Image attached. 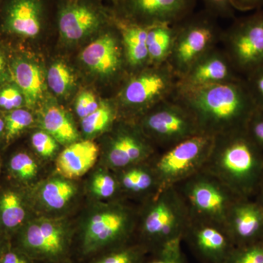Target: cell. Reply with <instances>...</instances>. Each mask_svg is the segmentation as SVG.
<instances>
[{
	"label": "cell",
	"instance_id": "9a60e30c",
	"mask_svg": "<svg viewBox=\"0 0 263 263\" xmlns=\"http://www.w3.org/2000/svg\"><path fill=\"white\" fill-rule=\"evenodd\" d=\"M182 241L200 263H224L235 247L222 226L191 219Z\"/></svg>",
	"mask_w": 263,
	"mask_h": 263
},
{
	"label": "cell",
	"instance_id": "d6a6232c",
	"mask_svg": "<svg viewBox=\"0 0 263 263\" xmlns=\"http://www.w3.org/2000/svg\"><path fill=\"white\" fill-rule=\"evenodd\" d=\"M91 190L97 196L103 199H111L113 201L122 200L123 195L117 175L101 171L95 175L91 182Z\"/></svg>",
	"mask_w": 263,
	"mask_h": 263
},
{
	"label": "cell",
	"instance_id": "836d02e7",
	"mask_svg": "<svg viewBox=\"0 0 263 263\" xmlns=\"http://www.w3.org/2000/svg\"><path fill=\"white\" fill-rule=\"evenodd\" d=\"M224 263H263V237L253 243L235 247Z\"/></svg>",
	"mask_w": 263,
	"mask_h": 263
},
{
	"label": "cell",
	"instance_id": "6da1fadb",
	"mask_svg": "<svg viewBox=\"0 0 263 263\" xmlns=\"http://www.w3.org/2000/svg\"><path fill=\"white\" fill-rule=\"evenodd\" d=\"M174 98L190 109L200 133L212 137L247 129L257 107L245 79L191 89H176Z\"/></svg>",
	"mask_w": 263,
	"mask_h": 263
},
{
	"label": "cell",
	"instance_id": "ab89813d",
	"mask_svg": "<svg viewBox=\"0 0 263 263\" xmlns=\"http://www.w3.org/2000/svg\"><path fill=\"white\" fill-rule=\"evenodd\" d=\"M100 103H98L96 97L91 91H82L76 99V114L81 119H84L95 112L100 106Z\"/></svg>",
	"mask_w": 263,
	"mask_h": 263
},
{
	"label": "cell",
	"instance_id": "f35d334b",
	"mask_svg": "<svg viewBox=\"0 0 263 263\" xmlns=\"http://www.w3.org/2000/svg\"><path fill=\"white\" fill-rule=\"evenodd\" d=\"M205 11L216 18H230L234 16L235 8L231 0H201Z\"/></svg>",
	"mask_w": 263,
	"mask_h": 263
},
{
	"label": "cell",
	"instance_id": "f546056e",
	"mask_svg": "<svg viewBox=\"0 0 263 263\" xmlns=\"http://www.w3.org/2000/svg\"><path fill=\"white\" fill-rule=\"evenodd\" d=\"M47 81L50 89L58 96L68 94L75 84L72 71L62 62H55L49 67Z\"/></svg>",
	"mask_w": 263,
	"mask_h": 263
},
{
	"label": "cell",
	"instance_id": "9c48e42d",
	"mask_svg": "<svg viewBox=\"0 0 263 263\" xmlns=\"http://www.w3.org/2000/svg\"><path fill=\"white\" fill-rule=\"evenodd\" d=\"M214 137L199 134L155 154L149 162L160 192L176 186L202 171L209 158Z\"/></svg>",
	"mask_w": 263,
	"mask_h": 263
},
{
	"label": "cell",
	"instance_id": "603a6c76",
	"mask_svg": "<svg viewBox=\"0 0 263 263\" xmlns=\"http://www.w3.org/2000/svg\"><path fill=\"white\" fill-rule=\"evenodd\" d=\"M10 77L25 99L26 106L33 108L42 98L44 77L41 67L24 57L15 59L10 66Z\"/></svg>",
	"mask_w": 263,
	"mask_h": 263
},
{
	"label": "cell",
	"instance_id": "d4e9b609",
	"mask_svg": "<svg viewBox=\"0 0 263 263\" xmlns=\"http://www.w3.org/2000/svg\"><path fill=\"white\" fill-rule=\"evenodd\" d=\"M176 35V24H157L148 26L147 48L149 65L167 63Z\"/></svg>",
	"mask_w": 263,
	"mask_h": 263
},
{
	"label": "cell",
	"instance_id": "83f0119b",
	"mask_svg": "<svg viewBox=\"0 0 263 263\" xmlns=\"http://www.w3.org/2000/svg\"><path fill=\"white\" fill-rule=\"evenodd\" d=\"M76 191V186L70 181L52 179L43 185L40 197L45 206L52 210H60L70 202Z\"/></svg>",
	"mask_w": 263,
	"mask_h": 263
},
{
	"label": "cell",
	"instance_id": "d6986e66",
	"mask_svg": "<svg viewBox=\"0 0 263 263\" xmlns=\"http://www.w3.org/2000/svg\"><path fill=\"white\" fill-rule=\"evenodd\" d=\"M44 13L43 0H6L2 8L3 30L21 37H36L42 31Z\"/></svg>",
	"mask_w": 263,
	"mask_h": 263
},
{
	"label": "cell",
	"instance_id": "60d3db41",
	"mask_svg": "<svg viewBox=\"0 0 263 263\" xmlns=\"http://www.w3.org/2000/svg\"><path fill=\"white\" fill-rule=\"evenodd\" d=\"M247 130L254 143L263 152V110L256 109L249 120Z\"/></svg>",
	"mask_w": 263,
	"mask_h": 263
},
{
	"label": "cell",
	"instance_id": "5bb4252c",
	"mask_svg": "<svg viewBox=\"0 0 263 263\" xmlns=\"http://www.w3.org/2000/svg\"><path fill=\"white\" fill-rule=\"evenodd\" d=\"M108 15L101 8L87 0H69L57 13V26L62 39L77 42L108 24Z\"/></svg>",
	"mask_w": 263,
	"mask_h": 263
},
{
	"label": "cell",
	"instance_id": "44dd1931",
	"mask_svg": "<svg viewBox=\"0 0 263 263\" xmlns=\"http://www.w3.org/2000/svg\"><path fill=\"white\" fill-rule=\"evenodd\" d=\"M99 148L93 141H76L69 145L57 158L59 174L67 179H76L86 174L98 160Z\"/></svg>",
	"mask_w": 263,
	"mask_h": 263
},
{
	"label": "cell",
	"instance_id": "7dc6e473",
	"mask_svg": "<svg viewBox=\"0 0 263 263\" xmlns=\"http://www.w3.org/2000/svg\"><path fill=\"white\" fill-rule=\"evenodd\" d=\"M5 137V121L4 118L0 117V138Z\"/></svg>",
	"mask_w": 263,
	"mask_h": 263
},
{
	"label": "cell",
	"instance_id": "1f68e13d",
	"mask_svg": "<svg viewBox=\"0 0 263 263\" xmlns=\"http://www.w3.org/2000/svg\"><path fill=\"white\" fill-rule=\"evenodd\" d=\"M5 139L10 143L34 122L32 114L27 109L18 108L7 112L4 117Z\"/></svg>",
	"mask_w": 263,
	"mask_h": 263
},
{
	"label": "cell",
	"instance_id": "5b68a950",
	"mask_svg": "<svg viewBox=\"0 0 263 263\" xmlns=\"http://www.w3.org/2000/svg\"><path fill=\"white\" fill-rule=\"evenodd\" d=\"M139 209L122 200L111 201L91 214L85 226L82 248L85 254L111 250L133 241Z\"/></svg>",
	"mask_w": 263,
	"mask_h": 263
},
{
	"label": "cell",
	"instance_id": "74e56055",
	"mask_svg": "<svg viewBox=\"0 0 263 263\" xmlns=\"http://www.w3.org/2000/svg\"><path fill=\"white\" fill-rule=\"evenodd\" d=\"M245 79L256 107L263 110V66L249 74Z\"/></svg>",
	"mask_w": 263,
	"mask_h": 263
},
{
	"label": "cell",
	"instance_id": "8fae6325",
	"mask_svg": "<svg viewBox=\"0 0 263 263\" xmlns=\"http://www.w3.org/2000/svg\"><path fill=\"white\" fill-rule=\"evenodd\" d=\"M158 150L136 122L119 119L105 148V163L114 171L149 160Z\"/></svg>",
	"mask_w": 263,
	"mask_h": 263
},
{
	"label": "cell",
	"instance_id": "52a82bcc",
	"mask_svg": "<svg viewBox=\"0 0 263 263\" xmlns=\"http://www.w3.org/2000/svg\"><path fill=\"white\" fill-rule=\"evenodd\" d=\"M175 186L186 202L191 220L223 227L230 207L240 197L202 170Z\"/></svg>",
	"mask_w": 263,
	"mask_h": 263
},
{
	"label": "cell",
	"instance_id": "4fadbf2b",
	"mask_svg": "<svg viewBox=\"0 0 263 263\" xmlns=\"http://www.w3.org/2000/svg\"><path fill=\"white\" fill-rule=\"evenodd\" d=\"M197 0H118L117 16L141 25L176 24L194 13Z\"/></svg>",
	"mask_w": 263,
	"mask_h": 263
},
{
	"label": "cell",
	"instance_id": "277c9868",
	"mask_svg": "<svg viewBox=\"0 0 263 263\" xmlns=\"http://www.w3.org/2000/svg\"><path fill=\"white\" fill-rule=\"evenodd\" d=\"M129 76L116 99L120 119L136 122L157 104L172 98L177 89L178 78L167 63L150 65Z\"/></svg>",
	"mask_w": 263,
	"mask_h": 263
},
{
	"label": "cell",
	"instance_id": "f1b7e54d",
	"mask_svg": "<svg viewBox=\"0 0 263 263\" xmlns=\"http://www.w3.org/2000/svg\"><path fill=\"white\" fill-rule=\"evenodd\" d=\"M148 251L137 241L111 249L92 263H143Z\"/></svg>",
	"mask_w": 263,
	"mask_h": 263
},
{
	"label": "cell",
	"instance_id": "8d00e7d4",
	"mask_svg": "<svg viewBox=\"0 0 263 263\" xmlns=\"http://www.w3.org/2000/svg\"><path fill=\"white\" fill-rule=\"evenodd\" d=\"M31 142L34 149L44 157H51L58 148V142L46 131L33 133Z\"/></svg>",
	"mask_w": 263,
	"mask_h": 263
},
{
	"label": "cell",
	"instance_id": "2e32d148",
	"mask_svg": "<svg viewBox=\"0 0 263 263\" xmlns=\"http://www.w3.org/2000/svg\"><path fill=\"white\" fill-rule=\"evenodd\" d=\"M80 58L92 73L109 80L118 79L127 68L117 27L116 31H106L88 45L81 52Z\"/></svg>",
	"mask_w": 263,
	"mask_h": 263
},
{
	"label": "cell",
	"instance_id": "7402d4cb",
	"mask_svg": "<svg viewBox=\"0 0 263 263\" xmlns=\"http://www.w3.org/2000/svg\"><path fill=\"white\" fill-rule=\"evenodd\" d=\"M115 172L123 194L140 197L145 202L160 192L149 160Z\"/></svg>",
	"mask_w": 263,
	"mask_h": 263
},
{
	"label": "cell",
	"instance_id": "7a4b0ae2",
	"mask_svg": "<svg viewBox=\"0 0 263 263\" xmlns=\"http://www.w3.org/2000/svg\"><path fill=\"white\" fill-rule=\"evenodd\" d=\"M206 171L240 197L252 198L263 179V152L247 129L214 137Z\"/></svg>",
	"mask_w": 263,
	"mask_h": 263
},
{
	"label": "cell",
	"instance_id": "e0dca14e",
	"mask_svg": "<svg viewBox=\"0 0 263 263\" xmlns=\"http://www.w3.org/2000/svg\"><path fill=\"white\" fill-rule=\"evenodd\" d=\"M243 79L238 75L227 56L218 46L195 62L178 79L177 89H191Z\"/></svg>",
	"mask_w": 263,
	"mask_h": 263
},
{
	"label": "cell",
	"instance_id": "bcb514c9",
	"mask_svg": "<svg viewBox=\"0 0 263 263\" xmlns=\"http://www.w3.org/2000/svg\"><path fill=\"white\" fill-rule=\"evenodd\" d=\"M10 240H8L7 238H5L3 235H0V257H1L3 251H4L5 247H6L7 245H8Z\"/></svg>",
	"mask_w": 263,
	"mask_h": 263
},
{
	"label": "cell",
	"instance_id": "d590c367",
	"mask_svg": "<svg viewBox=\"0 0 263 263\" xmlns=\"http://www.w3.org/2000/svg\"><path fill=\"white\" fill-rule=\"evenodd\" d=\"M24 105L26 103L24 95L14 83L0 86V109L8 112L22 108Z\"/></svg>",
	"mask_w": 263,
	"mask_h": 263
},
{
	"label": "cell",
	"instance_id": "ac0fdd59",
	"mask_svg": "<svg viewBox=\"0 0 263 263\" xmlns=\"http://www.w3.org/2000/svg\"><path fill=\"white\" fill-rule=\"evenodd\" d=\"M224 228L235 247L263 237V207L252 198L239 197L230 207Z\"/></svg>",
	"mask_w": 263,
	"mask_h": 263
},
{
	"label": "cell",
	"instance_id": "f6af8a7d",
	"mask_svg": "<svg viewBox=\"0 0 263 263\" xmlns=\"http://www.w3.org/2000/svg\"><path fill=\"white\" fill-rule=\"evenodd\" d=\"M254 200L258 202L259 204L263 207V179L261 181L260 185H259L257 193L254 196Z\"/></svg>",
	"mask_w": 263,
	"mask_h": 263
},
{
	"label": "cell",
	"instance_id": "e575fe53",
	"mask_svg": "<svg viewBox=\"0 0 263 263\" xmlns=\"http://www.w3.org/2000/svg\"><path fill=\"white\" fill-rule=\"evenodd\" d=\"M181 240H174L167 243L152 254L149 259L143 263H189L181 249Z\"/></svg>",
	"mask_w": 263,
	"mask_h": 263
},
{
	"label": "cell",
	"instance_id": "8992f818",
	"mask_svg": "<svg viewBox=\"0 0 263 263\" xmlns=\"http://www.w3.org/2000/svg\"><path fill=\"white\" fill-rule=\"evenodd\" d=\"M217 19L203 10L176 24L174 47L167 63L178 79L220 43L223 29Z\"/></svg>",
	"mask_w": 263,
	"mask_h": 263
},
{
	"label": "cell",
	"instance_id": "ffe728a7",
	"mask_svg": "<svg viewBox=\"0 0 263 263\" xmlns=\"http://www.w3.org/2000/svg\"><path fill=\"white\" fill-rule=\"evenodd\" d=\"M113 23L120 34L126 64L130 74L150 66L146 42L148 26L116 15H113Z\"/></svg>",
	"mask_w": 263,
	"mask_h": 263
},
{
	"label": "cell",
	"instance_id": "ba28073f",
	"mask_svg": "<svg viewBox=\"0 0 263 263\" xmlns=\"http://www.w3.org/2000/svg\"><path fill=\"white\" fill-rule=\"evenodd\" d=\"M136 123L157 150L202 134L193 114L174 97L157 104Z\"/></svg>",
	"mask_w": 263,
	"mask_h": 263
},
{
	"label": "cell",
	"instance_id": "4dcf8cb0",
	"mask_svg": "<svg viewBox=\"0 0 263 263\" xmlns=\"http://www.w3.org/2000/svg\"><path fill=\"white\" fill-rule=\"evenodd\" d=\"M8 168L11 176L20 182L32 181L38 171L37 164L32 156L23 152L15 154L10 158Z\"/></svg>",
	"mask_w": 263,
	"mask_h": 263
},
{
	"label": "cell",
	"instance_id": "3957f363",
	"mask_svg": "<svg viewBox=\"0 0 263 263\" xmlns=\"http://www.w3.org/2000/svg\"><path fill=\"white\" fill-rule=\"evenodd\" d=\"M190 221L187 206L178 189H164L139 209L136 241L153 253L171 242L182 240Z\"/></svg>",
	"mask_w": 263,
	"mask_h": 263
},
{
	"label": "cell",
	"instance_id": "cb8c5ba5",
	"mask_svg": "<svg viewBox=\"0 0 263 263\" xmlns=\"http://www.w3.org/2000/svg\"><path fill=\"white\" fill-rule=\"evenodd\" d=\"M27 204L23 193L17 189L5 188L0 191V235L10 240L26 224Z\"/></svg>",
	"mask_w": 263,
	"mask_h": 263
},
{
	"label": "cell",
	"instance_id": "7c38bea8",
	"mask_svg": "<svg viewBox=\"0 0 263 263\" xmlns=\"http://www.w3.org/2000/svg\"><path fill=\"white\" fill-rule=\"evenodd\" d=\"M17 248L32 259L58 260L67 253L70 234L66 227L52 219L29 221L16 233Z\"/></svg>",
	"mask_w": 263,
	"mask_h": 263
},
{
	"label": "cell",
	"instance_id": "30bf717a",
	"mask_svg": "<svg viewBox=\"0 0 263 263\" xmlns=\"http://www.w3.org/2000/svg\"><path fill=\"white\" fill-rule=\"evenodd\" d=\"M220 43L238 75L245 79L263 66V9L235 19Z\"/></svg>",
	"mask_w": 263,
	"mask_h": 263
},
{
	"label": "cell",
	"instance_id": "4316f807",
	"mask_svg": "<svg viewBox=\"0 0 263 263\" xmlns=\"http://www.w3.org/2000/svg\"><path fill=\"white\" fill-rule=\"evenodd\" d=\"M119 119L115 102H101L95 112L82 119L81 126L86 136H94L111 129Z\"/></svg>",
	"mask_w": 263,
	"mask_h": 263
},
{
	"label": "cell",
	"instance_id": "ee69618b",
	"mask_svg": "<svg viewBox=\"0 0 263 263\" xmlns=\"http://www.w3.org/2000/svg\"><path fill=\"white\" fill-rule=\"evenodd\" d=\"M11 79L10 77V65L5 53L0 48V86L6 84V81Z\"/></svg>",
	"mask_w": 263,
	"mask_h": 263
},
{
	"label": "cell",
	"instance_id": "c3c4849f",
	"mask_svg": "<svg viewBox=\"0 0 263 263\" xmlns=\"http://www.w3.org/2000/svg\"><path fill=\"white\" fill-rule=\"evenodd\" d=\"M117 1H118V0H115L116 3H117Z\"/></svg>",
	"mask_w": 263,
	"mask_h": 263
},
{
	"label": "cell",
	"instance_id": "b9f144b4",
	"mask_svg": "<svg viewBox=\"0 0 263 263\" xmlns=\"http://www.w3.org/2000/svg\"><path fill=\"white\" fill-rule=\"evenodd\" d=\"M0 263H32V259L10 240L0 257Z\"/></svg>",
	"mask_w": 263,
	"mask_h": 263
},
{
	"label": "cell",
	"instance_id": "7bdbcfd3",
	"mask_svg": "<svg viewBox=\"0 0 263 263\" xmlns=\"http://www.w3.org/2000/svg\"><path fill=\"white\" fill-rule=\"evenodd\" d=\"M235 10L240 11H250L262 9L263 0H231Z\"/></svg>",
	"mask_w": 263,
	"mask_h": 263
},
{
	"label": "cell",
	"instance_id": "484cf974",
	"mask_svg": "<svg viewBox=\"0 0 263 263\" xmlns=\"http://www.w3.org/2000/svg\"><path fill=\"white\" fill-rule=\"evenodd\" d=\"M42 126L59 143L70 145L79 139V133L68 114L59 105L48 106L43 111Z\"/></svg>",
	"mask_w": 263,
	"mask_h": 263
}]
</instances>
